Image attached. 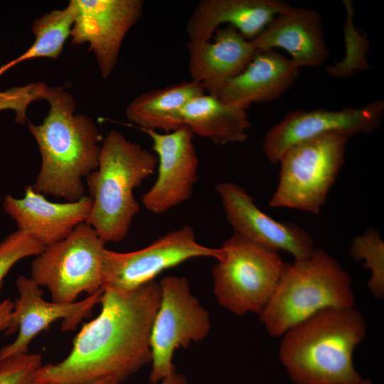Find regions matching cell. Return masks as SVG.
Wrapping results in <instances>:
<instances>
[{"label": "cell", "mask_w": 384, "mask_h": 384, "mask_svg": "<svg viewBox=\"0 0 384 384\" xmlns=\"http://www.w3.org/2000/svg\"><path fill=\"white\" fill-rule=\"evenodd\" d=\"M74 23L71 44H90L100 74L107 78L118 60L122 43L129 30L140 19L142 0H71Z\"/></svg>", "instance_id": "obj_12"}, {"label": "cell", "mask_w": 384, "mask_h": 384, "mask_svg": "<svg viewBox=\"0 0 384 384\" xmlns=\"http://www.w3.org/2000/svg\"><path fill=\"white\" fill-rule=\"evenodd\" d=\"M220 250L212 268L213 292L218 303L238 316L259 314L272 297L286 262L278 252L234 233Z\"/></svg>", "instance_id": "obj_6"}, {"label": "cell", "mask_w": 384, "mask_h": 384, "mask_svg": "<svg viewBox=\"0 0 384 384\" xmlns=\"http://www.w3.org/2000/svg\"><path fill=\"white\" fill-rule=\"evenodd\" d=\"M189 73L208 94L217 96L230 80L240 74L257 51L250 40L235 28H218L211 41H189Z\"/></svg>", "instance_id": "obj_17"}, {"label": "cell", "mask_w": 384, "mask_h": 384, "mask_svg": "<svg viewBox=\"0 0 384 384\" xmlns=\"http://www.w3.org/2000/svg\"><path fill=\"white\" fill-rule=\"evenodd\" d=\"M348 137L329 133L297 143L281 157L272 208L319 213L344 163Z\"/></svg>", "instance_id": "obj_7"}, {"label": "cell", "mask_w": 384, "mask_h": 384, "mask_svg": "<svg viewBox=\"0 0 384 384\" xmlns=\"http://www.w3.org/2000/svg\"><path fill=\"white\" fill-rule=\"evenodd\" d=\"M250 41L257 52L284 50L299 68L320 66L329 55L321 16L309 9L291 6Z\"/></svg>", "instance_id": "obj_18"}, {"label": "cell", "mask_w": 384, "mask_h": 384, "mask_svg": "<svg viewBox=\"0 0 384 384\" xmlns=\"http://www.w3.org/2000/svg\"><path fill=\"white\" fill-rule=\"evenodd\" d=\"M159 284L160 302L150 334L149 381L154 384L176 371V349L203 340L211 329L210 314L192 294L186 277L166 276Z\"/></svg>", "instance_id": "obj_9"}, {"label": "cell", "mask_w": 384, "mask_h": 384, "mask_svg": "<svg viewBox=\"0 0 384 384\" xmlns=\"http://www.w3.org/2000/svg\"><path fill=\"white\" fill-rule=\"evenodd\" d=\"M366 331L356 307L326 309L282 336L279 358L295 384H358L353 352Z\"/></svg>", "instance_id": "obj_3"}, {"label": "cell", "mask_w": 384, "mask_h": 384, "mask_svg": "<svg viewBox=\"0 0 384 384\" xmlns=\"http://www.w3.org/2000/svg\"><path fill=\"white\" fill-rule=\"evenodd\" d=\"M181 117L183 126L193 134L220 145L244 142L251 126L245 109L228 105L206 92L191 100Z\"/></svg>", "instance_id": "obj_21"}, {"label": "cell", "mask_w": 384, "mask_h": 384, "mask_svg": "<svg viewBox=\"0 0 384 384\" xmlns=\"http://www.w3.org/2000/svg\"><path fill=\"white\" fill-rule=\"evenodd\" d=\"M41 356L24 353L0 361V384H37Z\"/></svg>", "instance_id": "obj_26"}, {"label": "cell", "mask_w": 384, "mask_h": 384, "mask_svg": "<svg viewBox=\"0 0 384 384\" xmlns=\"http://www.w3.org/2000/svg\"><path fill=\"white\" fill-rule=\"evenodd\" d=\"M291 59L274 50L257 52L247 68L227 82L217 97L223 102L247 109L252 103L275 100L299 76Z\"/></svg>", "instance_id": "obj_20"}, {"label": "cell", "mask_w": 384, "mask_h": 384, "mask_svg": "<svg viewBox=\"0 0 384 384\" xmlns=\"http://www.w3.org/2000/svg\"><path fill=\"white\" fill-rule=\"evenodd\" d=\"M14 306V302L6 299L0 303V331H6L11 324V316Z\"/></svg>", "instance_id": "obj_27"}, {"label": "cell", "mask_w": 384, "mask_h": 384, "mask_svg": "<svg viewBox=\"0 0 384 384\" xmlns=\"http://www.w3.org/2000/svg\"><path fill=\"white\" fill-rule=\"evenodd\" d=\"M351 257L363 261L364 267L370 271L368 287L375 298L384 297V242L379 232L373 228L355 237L350 247Z\"/></svg>", "instance_id": "obj_24"}, {"label": "cell", "mask_w": 384, "mask_h": 384, "mask_svg": "<svg viewBox=\"0 0 384 384\" xmlns=\"http://www.w3.org/2000/svg\"><path fill=\"white\" fill-rule=\"evenodd\" d=\"M40 100L48 101L50 109L42 124L28 123L41 156L31 186L43 196L78 201L84 196L82 178L98 166L102 135L90 117L75 114V99L63 87L44 85Z\"/></svg>", "instance_id": "obj_2"}, {"label": "cell", "mask_w": 384, "mask_h": 384, "mask_svg": "<svg viewBox=\"0 0 384 384\" xmlns=\"http://www.w3.org/2000/svg\"><path fill=\"white\" fill-rule=\"evenodd\" d=\"M91 384H126L124 383H119V382H114V381H109V380H102V381H97Z\"/></svg>", "instance_id": "obj_29"}, {"label": "cell", "mask_w": 384, "mask_h": 384, "mask_svg": "<svg viewBox=\"0 0 384 384\" xmlns=\"http://www.w3.org/2000/svg\"><path fill=\"white\" fill-rule=\"evenodd\" d=\"M19 294L14 302L11 324L6 334L18 329L15 341L0 350V361L27 353L31 341L58 319H62L63 331H73L83 319L91 316L93 308L100 303L104 289L73 303L47 302L41 287L31 278L21 275L16 280Z\"/></svg>", "instance_id": "obj_14"}, {"label": "cell", "mask_w": 384, "mask_h": 384, "mask_svg": "<svg viewBox=\"0 0 384 384\" xmlns=\"http://www.w3.org/2000/svg\"><path fill=\"white\" fill-rule=\"evenodd\" d=\"M219 248L200 244L193 228L184 225L158 238L138 250L119 252L105 249L103 288L134 291L154 281L164 270L196 257L220 256Z\"/></svg>", "instance_id": "obj_10"}, {"label": "cell", "mask_w": 384, "mask_h": 384, "mask_svg": "<svg viewBox=\"0 0 384 384\" xmlns=\"http://www.w3.org/2000/svg\"><path fill=\"white\" fill-rule=\"evenodd\" d=\"M105 244L90 225L81 223L44 247L31 263V277L48 289L53 302L73 303L82 292L91 295L103 287Z\"/></svg>", "instance_id": "obj_8"}, {"label": "cell", "mask_w": 384, "mask_h": 384, "mask_svg": "<svg viewBox=\"0 0 384 384\" xmlns=\"http://www.w3.org/2000/svg\"><path fill=\"white\" fill-rule=\"evenodd\" d=\"M103 289L99 315L83 324L64 360L40 367L37 384L124 383L151 363L150 334L160 302L159 282L154 280L131 292Z\"/></svg>", "instance_id": "obj_1"}, {"label": "cell", "mask_w": 384, "mask_h": 384, "mask_svg": "<svg viewBox=\"0 0 384 384\" xmlns=\"http://www.w3.org/2000/svg\"><path fill=\"white\" fill-rule=\"evenodd\" d=\"M160 384H188V382L183 374L175 371L163 379Z\"/></svg>", "instance_id": "obj_28"}, {"label": "cell", "mask_w": 384, "mask_h": 384, "mask_svg": "<svg viewBox=\"0 0 384 384\" xmlns=\"http://www.w3.org/2000/svg\"><path fill=\"white\" fill-rule=\"evenodd\" d=\"M157 158V178L142 198L144 208L160 215L188 201L198 180V158L193 132L186 127L168 133L143 130Z\"/></svg>", "instance_id": "obj_13"}, {"label": "cell", "mask_w": 384, "mask_h": 384, "mask_svg": "<svg viewBox=\"0 0 384 384\" xmlns=\"http://www.w3.org/2000/svg\"><path fill=\"white\" fill-rule=\"evenodd\" d=\"M74 23V9L70 2L63 9L53 10L36 19L31 27L35 40L16 62L34 58L56 60L70 36Z\"/></svg>", "instance_id": "obj_23"}, {"label": "cell", "mask_w": 384, "mask_h": 384, "mask_svg": "<svg viewBox=\"0 0 384 384\" xmlns=\"http://www.w3.org/2000/svg\"><path fill=\"white\" fill-rule=\"evenodd\" d=\"M351 282L334 258L314 248L309 257L286 262L260 320L271 336L279 337L322 310L355 307Z\"/></svg>", "instance_id": "obj_5"}, {"label": "cell", "mask_w": 384, "mask_h": 384, "mask_svg": "<svg viewBox=\"0 0 384 384\" xmlns=\"http://www.w3.org/2000/svg\"><path fill=\"white\" fill-rule=\"evenodd\" d=\"M292 6L279 0H201L186 23L189 41L211 39L221 24L252 40L279 14Z\"/></svg>", "instance_id": "obj_19"}, {"label": "cell", "mask_w": 384, "mask_h": 384, "mask_svg": "<svg viewBox=\"0 0 384 384\" xmlns=\"http://www.w3.org/2000/svg\"><path fill=\"white\" fill-rule=\"evenodd\" d=\"M205 92L203 86L192 80L173 84L139 95L127 105L125 114L142 131L171 132L183 127L185 105Z\"/></svg>", "instance_id": "obj_22"}, {"label": "cell", "mask_w": 384, "mask_h": 384, "mask_svg": "<svg viewBox=\"0 0 384 384\" xmlns=\"http://www.w3.org/2000/svg\"><path fill=\"white\" fill-rule=\"evenodd\" d=\"M3 206L18 230L46 247L65 238L78 225L86 222L92 199L84 196L74 202H51L28 186L22 198L8 195Z\"/></svg>", "instance_id": "obj_16"}, {"label": "cell", "mask_w": 384, "mask_h": 384, "mask_svg": "<svg viewBox=\"0 0 384 384\" xmlns=\"http://www.w3.org/2000/svg\"><path fill=\"white\" fill-rule=\"evenodd\" d=\"M383 112V100L359 108L294 110L267 132L262 142L263 152L270 162L276 164L288 149L309 139L329 133L349 138L372 132L380 126Z\"/></svg>", "instance_id": "obj_11"}, {"label": "cell", "mask_w": 384, "mask_h": 384, "mask_svg": "<svg viewBox=\"0 0 384 384\" xmlns=\"http://www.w3.org/2000/svg\"><path fill=\"white\" fill-rule=\"evenodd\" d=\"M215 191L234 233L267 250L285 251L295 260L306 259L312 253L314 241L306 230L262 212L238 184L221 182L215 186Z\"/></svg>", "instance_id": "obj_15"}, {"label": "cell", "mask_w": 384, "mask_h": 384, "mask_svg": "<svg viewBox=\"0 0 384 384\" xmlns=\"http://www.w3.org/2000/svg\"><path fill=\"white\" fill-rule=\"evenodd\" d=\"M358 384H373V383L369 378H363V380Z\"/></svg>", "instance_id": "obj_30"}, {"label": "cell", "mask_w": 384, "mask_h": 384, "mask_svg": "<svg viewBox=\"0 0 384 384\" xmlns=\"http://www.w3.org/2000/svg\"><path fill=\"white\" fill-rule=\"evenodd\" d=\"M156 156L112 130L101 144L98 166L85 178L92 199L86 220L106 242L127 235L140 210L133 191L152 175Z\"/></svg>", "instance_id": "obj_4"}, {"label": "cell", "mask_w": 384, "mask_h": 384, "mask_svg": "<svg viewBox=\"0 0 384 384\" xmlns=\"http://www.w3.org/2000/svg\"><path fill=\"white\" fill-rule=\"evenodd\" d=\"M43 249L41 245L18 230L0 242V289L5 276L17 262L37 256Z\"/></svg>", "instance_id": "obj_25"}]
</instances>
